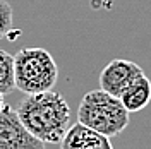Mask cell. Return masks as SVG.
Wrapping results in <instances>:
<instances>
[{
	"label": "cell",
	"mask_w": 151,
	"mask_h": 149,
	"mask_svg": "<svg viewBox=\"0 0 151 149\" xmlns=\"http://www.w3.org/2000/svg\"><path fill=\"white\" fill-rule=\"evenodd\" d=\"M31 135L47 144H60L70 122V108L55 91L28 94L16 110Z\"/></svg>",
	"instance_id": "1"
},
{
	"label": "cell",
	"mask_w": 151,
	"mask_h": 149,
	"mask_svg": "<svg viewBox=\"0 0 151 149\" xmlns=\"http://www.w3.org/2000/svg\"><path fill=\"white\" fill-rule=\"evenodd\" d=\"M77 120L106 137H115L127 129L129 112L117 96L100 87L83 96L77 108Z\"/></svg>",
	"instance_id": "2"
},
{
	"label": "cell",
	"mask_w": 151,
	"mask_h": 149,
	"mask_svg": "<svg viewBox=\"0 0 151 149\" xmlns=\"http://www.w3.org/2000/svg\"><path fill=\"white\" fill-rule=\"evenodd\" d=\"M58 79V67L50 52L40 47L22 48L14 55L16 89L24 94H36L53 89Z\"/></svg>",
	"instance_id": "3"
},
{
	"label": "cell",
	"mask_w": 151,
	"mask_h": 149,
	"mask_svg": "<svg viewBox=\"0 0 151 149\" xmlns=\"http://www.w3.org/2000/svg\"><path fill=\"white\" fill-rule=\"evenodd\" d=\"M45 144L31 135L17 112L4 105L0 108V149H43Z\"/></svg>",
	"instance_id": "4"
},
{
	"label": "cell",
	"mask_w": 151,
	"mask_h": 149,
	"mask_svg": "<svg viewBox=\"0 0 151 149\" xmlns=\"http://www.w3.org/2000/svg\"><path fill=\"white\" fill-rule=\"evenodd\" d=\"M141 74H144V70L136 62L125 60V58H115L101 69L100 87L119 98L124 89Z\"/></svg>",
	"instance_id": "5"
},
{
	"label": "cell",
	"mask_w": 151,
	"mask_h": 149,
	"mask_svg": "<svg viewBox=\"0 0 151 149\" xmlns=\"http://www.w3.org/2000/svg\"><path fill=\"white\" fill-rule=\"evenodd\" d=\"M60 146L64 149H112V142L110 137L77 120V123L69 125L60 140Z\"/></svg>",
	"instance_id": "6"
},
{
	"label": "cell",
	"mask_w": 151,
	"mask_h": 149,
	"mask_svg": "<svg viewBox=\"0 0 151 149\" xmlns=\"http://www.w3.org/2000/svg\"><path fill=\"white\" fill-rule=\"evenodd\" d=\"M119 100L129 113L141 112L142 108H146L151 101V81L146 74L137 75L120 93Z\"/></svg>",
	"instance_id": "7"
},
{
	"label": "cell",
	"mask_w": 151,
	"mask_h": 149,
	"mask_svg": "<svg viewBox=\"0 0 151 149\" xmlns=\"http://www.w3.org/2000/svg\"><path fill=\"white\" fill-rule=\"evenodd\" d=\"M14 89V57L0 48V93L9 94Z\"/></svg>",
	"instance_id": "8"
},
{
	"label": "cell",
	"mask_w": 151,
	"mask_h": 149,
	"mask_svg": "<svg viewBox=\"0 0 151 149\" xmlns=\"http://www.w3.org/2000/svg\"><path fill=\"white\" fill-rule=\"evenodd\" d=\"M12 22H14L12 5L7 0H0V39L12 31Z\"/></svg>",
	"instance_id": "9"
},
{
	"label": "cell",
	"mask_w": 151,
	"mask_h": 149,
	"mask_svg": "<svg viewBox=\"0 0 151 149\" xmlns=\"http://www.w3.org/2000/svg\"><path fill=\"white\" fill-rule=\"evenodd\" d=\"M4 105H5V103H4V94L0 93V108H2V106H4Z\"/></svg>",
	"instance_id": "10"
}]
</instances>
